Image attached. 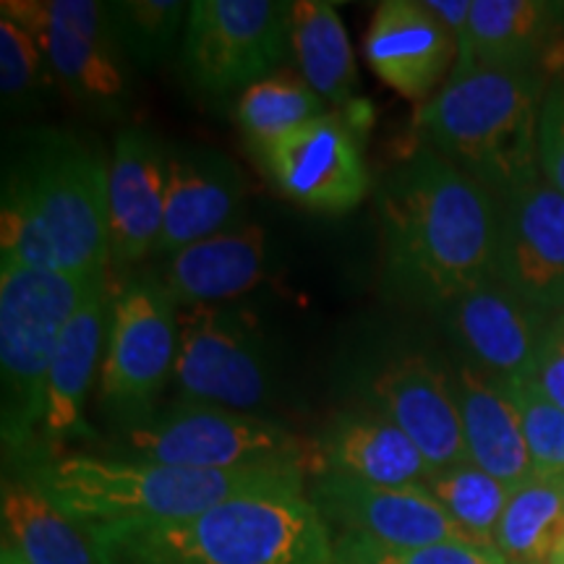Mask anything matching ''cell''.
I'll use <instances>...</instances> for the list:
<instances>
[{"label": "cell", "instance_id": "15", "mask_svg": "<svg viewBox=\"0 0 564 564\" xmlns=\"http://www.w3.org/2000/svg\"><path fill=\"white\" fill-rule=\"evenodd\" d=\"M246 178L241 167L207 147H171L162 230L154 253H171L241 225Z\"/></svg>", "mask_w": 564, "mask_h": 564}, {"label": "cell", "instance_id": "1", "mask_svg": "<svg viewBox=\"0 0 564 564\" xmlns=\"http://www.w3.org/2000/svg\"><path fill=\"white\" fill-rule=\"evenodd\" d=\"M377 212L394 301L444 314L494 278L499 204L434 147H413L384 175Z\"/></svg>", "mask_w": 564, "mask_h": 564}, {"label": "cell", "instance_id": "2", "mask_svg": "<svg viewBox=\"0 0 564 564\" xmlns=\"http://www.w3.org/2000/svg\"><path fill=\"white\" fill-rule=\"evenodd\" d=\"M110 165L61 129L13 139L3 160L0 264L61 274L108 272Z\"/></svg>", "mask_w": 564, "mask_h": 564}, {"label": "cell", "instance_id": "18", "mask_svg": "<svg viewBox=\"0 0 564 564\" xmlns=\"http://www.w3.org/2000/svg\"><path fill=\"white\" fill-rule=\"evenodd\" d=\"M444 316L476 369L505 382L528 377L554 322V316L535 312L494 278L460 295Z\"/></svg>", "mask_w": 564, "mask_h": 564}, {"label": "cell", "instance_id": "29", "mask_svg": "<svg viewBox=\"0 0 564 564\" xmlns=\"http://www.w3.org/2000/svg\"><path fill=\"white\" fill-rule=\"evenodd\" d=\"M423 486L476 544L494 546V533L512 489L474 463L432 474Z\"/></svg>", "mask_w": 564, "mask_h": 564}, {"label": "cell", "instance_id": "19", "mask_svg": "<svg viewBox=\"0 0 564 564\" xmlns=\"http://www.w3.org/2000/svg\"><path fill=\"white\" fill-rule=\"evenodd\" d=\"M171 147L144 129H123L110 160V259L131 264L154 253L165 215Z\"/></svg>", "mask_w": 564, "mask_h": 564}, {"label": "cell", "instance_id": "32", "mask_svg": "<svg viewBox=\"0 0 564 564\" xmlns=\"http://www.w3.org/2000/svg\"><path fill=\"white\" fill-rule=\"evenodd\" d=\"M505 387L518 408L533 470L541 476L564 478V411L523 379H512Z\"/></svg>", "mask_w": 564, "mask_h": 564}, {"label": "cell", "instance_id": "25", "mask_svg": "<svg viewBox=\"0 0 564 564\" xmlns=\"http://www.w3.org/2000/svg\"><path fill=\"white\" fill-rule=\"evenodd\" d=\"M3 541L26 564H100L89 533L34 484H3Z\"/></svg>", "mask_w": 564, "mask_h": 564}, {"label": "cell", "instance_id": "5", "mask_svg": "<svg viewBox=\"0 0 564 564\" xmlns=\"http://www.w3.org/2000/svg\"><path fill=\"white\" fill-rule=\"evenodd\" d=\"M34 486L47 494L84 531L141 520H181L209 507L257 491H303L295 470H188L144 460H105L68 455L47 457L34 474Z\"/></svg>", "mask_w": 564, "mask_h": 564}, {"label": "cell", "instance_id": "31", "mask_svg": "<svg viewBox=\"0 0 564 564\" xmlns=\"http://www.w3.org/2000/svg\"><path fill=\"white\" fill-rule=\"evenodd\" d=\"M47 63L45 45L37 34L0 17V97L6 112L34 110L45 97Z\"/></svg>", "mask_w": 564, "mask_h": 564}, {"label": "cell", "instance_id": "27", "mask_svg": "<svg viewBox=\"0 0 564 564\" xmlns=\"http://www.w3.org/2000/svg\"><path fill=\"white\" fill-rule=\"evenodd\" d=\"M564 531V478L533 474L510 491L494 533L507 564H549Z\"/></svg>", "mask_w": 564, "mask_h": 564}, {"label": "cell", "instance_id": "17", "mask_svg": "<svg viewBox=\"0 0 564 564\" xmlns=\"http://www.w3.org/2000/svg\"><path fill=\"white\" fill-rule=\"evenodd\" d=\"M373 74L408 100L436 95L447 70L453 74L457 45L447 26L423 0H384L373 11L364 37Z\"/></svg>", "mask_w": 564, "mask_h": 564}, {"label": "cell", "instance_id": "14", "mask_svg": "<svg viewBox=\"0 0 564 564\" xmlns=\"http://www.w3.org/2000/svg\"><path fill=\"white\" fill-rule=\"evenodd\" d=\"M53 82L79 108L116 118L129 97L123 47L112 32L108 3L51 0L42 32Z\"/></svg>", "mask_w": 564, "mask_h": 564}, {"label": "cell", "instance_id": "3", "mask_svg": "<svg viewBox=\"0 0 564 564\" xmlns=\"http://www.w3.org/2000/svg\"><path fill=\"white\" fill-rule=\"evenodd\" d=\"M100 564H333L329 528L303 491H257L181 520L89 528Z\"/></svg>", "mask_w": 564, "mask_h": 564}, {"label": "cell", "instance_id": "34", "mask_svg": "<svg viewBox=\"0 0 564 564\" xmlns=\"http://www.w3.org/2000/svg\"><path fill=\"white\" fill-rule=\"evenodd\" d=\"M541 175L564 194V74L546 87L539 118Z\"/></svg>", "mask_w": 564, "mask_h": 564}, {"label": "cell", "instance_id": "37", "mask_svg": "<svg viewBox=\"0 0 564 564\" xmlns=\"http://www.w3.org/2000/svg\"><path fill=\"white\" fill-rule=\"evenodd\" d=\"M0 564H26L24 560H21V554L13 549L11 544H6L3 541V552H0Z\"/></svg>", "mask_w": 564, "mask_h": 564}, {"label": "cell", "instance_id": "28", "mask_svg": "<svg viewBox=\"0 0 564 564\" xmlns=\"http://www.w3.org/2000/svg\"><path fill=\"white\" fill-rule=\"evenodd\" d=\"M322 116H327V102L293 74L267 76L264 82L241 91L236 102V121L251 152Z\"/></svg>", "mask_w": 564, "mask_h": 564}, {"label": "cell", "instance_id": "8", "mask_svg": "<svg viewBox=\"0 0 564 564\" xmlns=\"http://www.w3.org/2000/svg\"><path fill=\"white\" fill-rule=\"evenodd\" d=\"M293 3L194 0L188 3L181 61L202 95L246 91L293 51Z\"/></svg>", "mask_w": 564, "mask_h": 564}, {"label": "cell", "instance_id": "7", "mask_svg": "<svg viewBox=\"0 0 564 564\" xmlns=\"http://www.w3.org/2000/svg\"><path fill=\"white\" fill-rule=\"evenodd\" d=\"M129 460L173 465L188 470L246 474L295 470L316 474L314 442L280 423L230 408L181 400L167 411L126 426Z\"/></svg>", "mask_w": 564, "mask_h": 564}, {"label": "cell", "instance_id": "13", "mask_svg": "<svg viewBox=\"0 0 564 564\" xmlns=\"http://www.w3.org/2000/svg\"><path fill=\"white\" fill-rule=\"evenodd\" d=\"M324 523L392 549H421L444 541H474L426 486H377L350 476H316L308 494ZM476 544V541H474Z\"/></svg>", "mask_w": 564, "mask_h": 564}, {"label": "cell", "instance_id": "22", "mask_svg": "<svg viewBox=\"0 0 564 564\" xmlns=\"http://www.w3.org/2000/svg\"><path fill=\"white\" fill-rule=\"evenodd\" d=\"M110 306L112 299L105 278L63 327L53 352L51 379H47V405L42 419L45 447H55L68 436L87 432L84 405H87L91 379L102 366Z\"/></svg>", "mask_w": 564, "mask_h": 564}, {"label": "cell", "instance_id": "10", "mask_svg": "<svg viewBox=\"0 0 564 564\" xmlns=\"http://www.w3.org/2000/svg\"><path fill=\"white\" fill-rule=\"evenodd\" d=\"M178 312L158 280H131L112 295L100 398L131 423L165 390L178 358Z\"/></svg>", "mask_w": 564, "mask_h": 564}, {"label": "cell", "instance_id": "9", "mask_svg": "<svg viewBox=\"0 0 564 564\" xmlns=\"http://www.w3.org/2000/svg\"><path fill=\"white\" fill-rule=\"evenodd\" d=\"M173 379L192 403L241 413L264 405L272 373L257 322L230 306L181 308Z\"/></svg>", "mask_w": 564, "mask_h": 564}, {"label": "cell", "instance_id": "36", "mask_svg": "<svg viewBox=\"0 0 564 564\" xmlns=\"http://www.w3.org/2000/svg\"><path fill=\"white\" fill-rule=\"evenodd\" d=\"M333 564H369V562H366L364 556L350 546V541L345 539V535H340L333 546Z\"/></svg>", "mask_w": 564, "mask_h": 564}, {"label": "cell", "instance_id": "6", "mask_svg": "<svg viewBox=\"0 0 564 564\" xmlns=\"http://www.w3.org/2000/svg\"><path fill=\"white\" fill-rule=\"evenodd\" d=\"M108 272L82 278L0 264V429L24 453L42 429L55 345L76 308Z\"/></svg>", "mask_w": 564, "mask_h": 564}, {"label": "cell", "instance_id": "30", "mask_svg": "<svg viewBox=\"0 0 564 564\" xmlns=\"http://www.w3.org/2000/svg\"><path fill=\"white\" fill-rule=\"evenodd\" d=\"M118 45L139 66L152 68L173 53L183 37L188 3L181 0H118L108 3Z\"/></svg>", "mask_w": 564, "mask_h": 564}, {"label": "cell", "instance_id": "35", "mask_svg": "<svg viewBox=\"0 0 564 564\" xmlns=\"http://www.w3.org/2000/svg\"><path fill=\"white\" fill-rule=\"evenodd\" d=\"M523 382L564 411V314L554 316L552 327H549L539 348V356H535Z\"/></svg>", "mask_w": 564, "mask_h": 564}, {"label": "cell", "instance_id": "20", "mask_svg": "<svg viewBox=\"0 0 564 564\" xmlns=\"http://www.w3.org/2000/svg\"><path fill=\"white\" fill-rule=\"evenodd\" d=\"M264 262V228L241 223L171 253L158 282L178 308L217 306L257 288Z\"/></svg>", "mask_w": 564, "mask_h": 564}, {"label": "cell", "instance_id": "26", "mask_svg": "<svg viewBox=\"0 0 564 564\" xmlns=\"http://www.w3.org/2000/svg\"><path fill=\"white\" fill-rule=\"evenodd\" d=\"M291 42L303 82L324 102L337 105V108H350V102L356 100L358 70L348 32H345V24L335 6L324 3V0H299V3H293Z\"/></svg>", "mask_w": 564, "mask_h": 564}, {"label": "cell", "instance_id": "21", "mask_svg": "<svg viewBox=\"0 0 564 564\" xmlns=\"http://www.w3.org/2000/svg\"><path fill=\"white\" fill-rule=\"evenodd\" d=\"M316 476L337 474L377 486H421L432 476L415 444L384 413L345 411L314 442Z\"/></svg>", "mask_w": 564, "mask_h": 564}, {"label": "cell", "instance_id": "24", "mask_svg": "<svg viewBox=\"0 0 564 564\" xmlns=\"http://www.w3.org/2000/svg\"><path fill=\"white\" fill-rule=\"evenodd\" d=\"M453 390L468 460L502 481L507 489H518L535 470L525 447L518 408L505 382L476 366H463L453 377Z\"/></svg>", "mask_w": 564, "mask_h": 564}, {"label": "cell", "instance_id": "23", "mask_svg": "<svg viewBox=\"0 0 564 564\" xmlns=\"http://www.w3.org/2000/svg\"><path fill=\"white\" fill-rule=\"evenodd\" d=\"M474 70L556 68L564 51V3L554 0H474Z\"/></svg>", "mask_w": 564, "mask_h": 564}, {"label": "cell", "instance_id": "4", "mask_svg": "<svg viewBox=\"0 0 564 564\" xmlns=\"http://www.w3.org/2000/svg\"><path fill=\"white\" fill-rule=\"evenodd\" d=\"M546 95L541 70L478 68L449 76L415 112L429 147L505 199L520 183L541 173L539 118Z\"/></svg>", "mask_w": 564, "mask_h": 564}, {"label": "cell", "instance_id": "11", "mask_svg": "<svg viewBox=\"0 0 564 564\" xmlns=\"http://www.w3.org/2000/svg\"><path fill=\"white\" fill-rule=\"evenodd\" d=\"M497 204L494 280L535 312L564 314V194L535 173Z\"/></svg>", "mask_w": 564, "mask_h": 564}, {"label": "cell", "instance_id": "33", "mask_svg": "<svg viewBox=\"0 0 564 564\" xmlns=\"http://www.w3.org/2000/svg\"><path fill=\"white\" fill-rule=\"evenodd\" d=\"M343 535L369 564H507L497 549L474 544V541H444V544L421 549H392L364 539V535Z\"/></svg>", "mask_w": 564, "mask_h": 564}, {"label": "cell", "instance_id": "16", "mask_svg": "<svg viewBox=\"0 0 564 564\" xmlns=\"http://www.w3.org/2000/svg\"><path fill=\"white\" fill-rule=\"evenodd\" d=\"M371 394L377 411L415 444L432 474L470 463L453 377L429 358L408 356L390 364L373 379Z\"/></svg>", "mask_w": 564, "mask_h": 564}, {"label": "cell", "instance_id": "38", "mask_svg": "<svg viewBox=\"0 0 564 564\" xmlns=\"http://www.w3.org/2000/svg\"><path fill=\"white\" fill-rule=\"evenodd\" d=\"M549 564H564V531L560 535V541H556V549L552 554V560H549Z\"/></svg>", "mask_w": 564, "mask_h": 564}, {"label": "cell", "instance_id": "12", "mask_svg": "<svg viewBox=\"0 0 564 564\" xmlns=\"http://www.w3.org/2000/svg\"><path fill=\"white\" fill-rule=\"evenodd\" d=\"M272 186L288 202L340 215L369 194V171L356 131L340 116L316 118L272 144L253 150Z\"/></svg>", "mask_w": 564, "mask_h": 564}]
</instances>
